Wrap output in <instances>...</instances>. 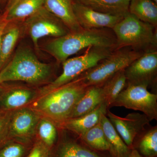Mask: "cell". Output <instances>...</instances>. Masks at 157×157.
<instances>
[{
    "mask_svg": "<svg viewBox=\"0 0 157 157\" xmlns=\"http://www.w3.org/2000/svg\"><path fill=\"white\" fill-rule=\"evenodd\" d=\"M157 28L128 13L112 29L116 49L130 48L145 52L156 50Z\"/></svg>",
    "mask_w": 157,
    "mask_h": 157,
    "instance_id": "3957f363",
    "label": "cell"
},
{
    "mask_svg": "<svg viewBox=\"0 0 157 157\" xmlns=\"http://www.w3.org/2000/svg\"><path fill=\"white\" fill-rule=\"evenodd\" d=\"M127 83L148 88L156 81L157 51L144 52L124 69Z\"/></svg>",
    "mask_w": 157,
    "mask_h": 157,
    "instance_id": "30bf717a",
    "label": "cell"
},
{
    "mask_svg": "<svg viewBox=\"0 0 157 157\" xmlns=\"http://www.w3.org/2000/svg\"><path fill=\"white\" fill-rule=\"evenodd\" d=\"M106 115L124 143L132 149L136 137L149 125L150 121L144 113H132L123 117L115 115L108 109Z\"/></svg>",
    "mask_w": 157,
    "mask_h": 157,
    "instance_id": "8fae6325",
    "label": "cell"
},
{
    "mask_svg": "<svg viewBox=\"0 0 157 157\" xmlns=\"http://www.w3.org/2000/svg\"><path fill=\"white\" fill-rule=\"evenodd\" d=\"M128 157H144L141 155L139 153L138 151L135 149L132 150L131 153L130 154V155Z\"/></svg>",
    "mask_w": 157,
    "mask_h": 157,
    "instance_id": "1f68e13d",
    "label": "cell"
},
{
    "mask_svg": "<svg viewBox=\"0 0 157 157\" xmlns=\"http://www.w3.org/2000/svg\"><path fill=\"white\" fill-rule=\"evenodd\" d=\"M144 53L130 48L114 50L98 64L82 73L74 80L86 87H101L113 74L125 69Z\"/></svg>",
    "mask_w": 157,
    "mask_h": 157,
    "instance_id": "5b68a950",
    "label": "cell"
},
{
    "mask_svg": "<svg viewBox=\"0 0 157 157\" xmlns=\"http://www.w3.org/2000/svg\"><path fill=\"white\" fill-rule=\"evenodd\" d=\"M7 23H8V22L5 20L4 17H3L2 19L1 26H0V51H1V43L2 36L3 33L5 31V29L6 27ZM0 71H1V68H0Z\"/></svg>",
    "mask_w": 157,
    "mask_h": 157,
    "instance_id": "f546056e",
    "label": "cell"
},
{
    "mask_svg": "<svg viewBox=\"0 0 157 157\" xmlns=\"http://www.w3.org/2000/svg\"><path fill=\"white\" fill-rule=\"evenodd\" d=\"M107 109V105L104 102L87 114L65 121L58 128L72 132L78 137H81L100 122L101 114H106Z\"/></svg>",
    "mask_w": 157,
    "mask_h": 157,
    "instance_id": "5bb4252c",
    "label": "cell"
},
{
    "mask_svg": "<svg viewBox=\"0 0 157 157\" xmlns=\"http://www.w3.org/2000/svg\"></svg>",
    "mask_w": 157,
    "mask_h": 157,
    "instance_id": "e575fe53",
    "label": "cell"
},
{
    "mask_svg": "<svg viewBox=\"0 0 157 157\" xmlns=\"http://www.w3.org/2000/svg\"><path fill=\"white\" fill-rule=\"evenodd\" d=\"M51 70L50 65L40 62L31 51L20 49L0 71V84L14 81L40 83L48 79Z\"/></svg>",
    "mask_w": 157,
    "mask_h": 157,
    "instance_id": "277c9868",
    "label": "cell"
},
{
    "mask_svg": "<svg viewBox=\"0 0 157 157\" xmlns=\"http://www.w3.org/2000/svg\"><path fill=\"white\" fill-rule=\"evenodd\" d=\"M20 36L19 29L17 27L9 29L2 36L0 51V68L1 70L9 58Z\"/></svg>",
    "mask_w": 157,
    "mask_h": 157,
    "instance_id": "484cf974",
    "label": "cell"
},
{
    "mask_svg": "<svg viewBox=\"0 0 157 157\" xmlns=\"http://www.w3.org/2000/svg\"><path fill=\"white\" fill-rule=\"evenodd\" d=\"M73 0H45L44 8L59 18L70 32L82 29L74 14Z\"/></svg>",
    "mask_w": 157,
    "mask_h": 157,
    "instance_id": "9a60e30c",
    "label": "cell"
},
{
    "mask_svg": "<svg viewBox=\"0 0 157 157\" xmlns=\"http://www.w3.org/2000/svg\"><path fill=\"white\" fill-rule=\"evenodd\" d=\"M12 111L0 109V148L11 140L9 133Z\"/></svg>",
    "mask_w": 157,
    "mask_h": 157,
    "instance_id": "83f0119b",
    "label": "cell"
},
{
    "mask_svg": "<svg viewBox=\"0 0 157 157\" xmlns=\"http://www.w3.org/2000/svg\"><path fill=\"white\" fill-rule=\"evenodd\" d=\"M19 1L20 0H8L7 6H6V11L9 10Z\"/></svg>",
    "mask_w": 157,
    "mask_h": 157,
    "instance_id": "4dcf8cb0",
    "label": "cell"
},
{
    "mask_svg": "<svg viewBox=\"0 0 157 157\" xmlns=\"http://www.w3.org/2000/svg\"><path fill=\"white\" fill-rule=\"evenodd\" d=\"M45 0H20L5 12L4 18L7 22L26 19L44 6Z\"/></svg>",
    "mask_w": 157,
    "mask_h": 157,
    "instance_id": "ffe728a7",
    "label": "cell"
},
{
    "mask_svg": "<svg viewBox=\"0 0 157 157\" xmlns=\"http://www.w3.org/2000/svg\"><path fill=\"white\" fill-rule=\"evenodd\" d=\"M153 2H154L155 3L157 4V0H151Z\"/></svg>",
    "mask_w": 157,
    "mask_h": 157,
    "instance_id": "d6a6232c",
    "label": "cell"
},
{
    "mask_svg": "<svg viewBox=\"0 0 157 157\" xmlns=\"http://www.w3.org/2000/svg\"><path fill=\"white\" fill-rule=\"evenodd\" d=\"M133 149L144 157H157V127L146 130L136 137Z\"/></svg>",
    "mask_w": 157,
    "mask_h": 157,
    "instance_id": "603a6c76",
    "label": "cell"
},
{
    "mask_svg": "<svg viewBox=\"0 0 157 157\" xmlns=\"http://www.w3.org/2000/svg\"><path fill=\"white\" fill-rule=\"evenodd\" d=\"M42 117L29 106L13 110L9 128V138L33 143L37 126Z\"/></svg>",
    "mask_w": 157,
    "mask_h": 157,
    "instance_id": "9c48e42d",
    "label": "cell"
},
{
    "mask_svg": "<svg viewBox=\"0 0 157 157\" xmlns=\"http://www.w3.org/2000/svg\"><path fill=\"white\" fill-rule=\"evenodd\" d=\"M129 13L157 28V4L151 0H130Z\"/></svg>",
    "mask_w": 157,
    "mask_h": 157,
    "instance_id": "44dd1931",
    "label": "cell"
},
{
    "mask_svg": "<svg viewBox=\"0 0 157 157\" xmlns=\"http://www.w3.org/2000/svg\"><path fill=\"white\" fill-rule=\"evenodd\" d=\"M114 50L115 49L113 48L90 46L80 56L67 59L62 63L63 70L62 74L50 84L42 88L39 91V96L47 94L73 81L82 73L98 64Z\"/></svg>",
    "mask_w": 157,
    "mask_h": 157,
    "instance_id": "8992f818",
    "label": "cell"
},
{
    "mask_svg": "<svg viewBox=\"0 0 157 157\" xmlns=\"http://www.w3.org/2000/svg\"><path fill=\"white\" fill-rule=\"evenodd\" d=\"M100 123L109 144V153L113 157H128L132 149L124 143L106 113L101 114Z\"/></svg>",
    "mask_w": 157,
    "mask_h": 157,
    "instance_id": "e0dca14e",
    "label": "cell"
},
{
    "mask_svg": "<svg viewBox=\"0 0 157 157\" xmlns=\"http://www.w3.org/2000/svg\"><path fill=\"white\" fill-rule=\"evenodd\" d=\"M26 27L35 47L39 39L45 36H63L70 31L59 18L47 11L44 6L26 18Z\"/></svg>",
    "mask_w": 157,
    "mask_h": 157,
    "instance_id": "ba28073f",
    "label": "cell"
},
{
    "mask_svg": "<svg viewBox=\"0 0 157 157\" xmlns=\"http://www.w3.org/2000/svg\"><path fill=\"white\" fill-rule=\"evenodd\" d=\"M39 92L29 89H13L3 94L0 98L2 108L4 110H14L27 107L39 97Z\"/></svg>",
    "mask_w": 157,
    "mask_h": 157,
    "instance_id": "2e32d148",
    "label": "cell"
},
{
    "mask_svg": "<svg viewBox=\"0 0 157 157\" xmlns=\"http://www.w3.org/2000/svg\"><path fill=\"white\" fill-rule=\"evenodd\" d=\"M88 88L75 80L38 97L29 107L58 127L67 120Z\"/></svg>",
    "mask_w": 157,
    "mask_h": 157,
    "instance_id": "7a4b0ae2",
    "label": "cell"
},
{
    "mask_svg": "<svg viewBox=\"0 0 157 157\" xmlns=\"http://www.w3.org/2000/svg\"><path fill=\"white\" fill-rule=\"evenodd\" d=\"M73 9L77 21L84 29L107 28L112 29L123 18L98 12L74 2Z\"/></svg>",
    "mask_w": 157,
    "mask_h": 157,
    "instance_id": "4fadbf2b",
    "label": "cell"
},
{
    "mask_svg": "<svg viewBox=\"0 0 157 157\" xmlns=\"http://www.w3.org/2000/svg\"><path fill=\"white\" fill-rule=\"evenodd\" d=\"M127 81L124 69L113 74L101 86L104 98V102L109 109L122 91L126 86Z\"/></svg>",
    "mask_w": 157,
    "mask_h": 157,
    "instance_id": "7402d4cb",
    "label": "cell"
},
{
    "mask_svg": "<svg viewBox=\"0 0 157 157\" xmlns=\"http://www.w3.org/2000/svg\"><path fill=\"white\" fill-rule=\"evenodd\" d=\"M104 102V98L102 88L90 86L76 104L68 119L87 114Z\"/></svg>",
    "mask_w": 157,
    "mask_h": 157,
    "instance_id": "d6986e66",
    "label": "cell"
},
{
    "mask_svg": "<svg viewBox=\"0 0 157 157\" xmlns=\"http://www.w3.org/2000/svg\"><path fill=\"white\" fill-rule=\"evenodd\" d=\"M63 133L58 135L56 143L50 149L49 157H113L109 151L91 148L77 135L71 137L64 133L63 130Z\"/></svg>",
    "mask_w": 157,
    "mask_h": 157,
    "instance_id": "7c38bea8",
    "label": "cell"
},
{
    "mask_svg": "<svg viewBox=\"0 0 157 157\" xmlns=\"http://www.w3.org/2000/svg\"><path fill=\"white\" fill-rule=\"evenodd\" d=\"M33 144L10 140L0 148V157H25Z\"/></svg>",
    "mask_w": 157,
    "mask_h": 157,
    "instance_id": "4316f807",
    "label": "cell"
},
{
    "mask_svg": "<svg viewBox=\"0 0 157 157\" xmlns=\"http://www.w3.org/2000/svg\"><path fill=\"white\" fill-rule=\"evenodd\" d=\"M116 38L110 29H84L70 32L48 42L46 51L60 63L69 57L90 46L116 49Z\"/></svg>",
    "mask_w": 157,
    "mask_h": 157,
    "instance_id": "6da1fadb",
    "label": "cell"
},
{
    "mask_svg": "<svg viewBox=\"0 0 157 157\" xmlns=\"http://www.w3.org/2000/svg\"><path fill=\"white\" fill-rule=\"evenodd\" d=\"M123 107L143 113L150 121L157 120V95L145 86L127 83L109 108Z\"/></svg>",
    "mask_w": 157,
    "mask_h": 157,
    "instance_id": "52a82bcc",
    "label": "cell"
},
{
    "mask_svg": "<svg viewBox=\"0 0 157 157\" xmlns=\"http://www.w3.org/2000/svg\"><path fill=\"white\" fill-rule=\"evenodd\" d=\"M2 19L0 20V26H1V23H2Z\"/></svg>",
    "mask_w": 157,
    "mask_h": 157,
    "instance_id": "836d02e7",
    "label": "cell"
},
{
    "mask_svg": "<svg viewBox=\"0 0 157 157\" xmlns=\"http://www.w3.org/2000/svg\"><path fill=\"white\" fill-rule=\"evenodd\" d=\"M56 124L48 118L42 117L36 130L38 138L51 149L57 140L58 133Z\"/></svg>",
    "mask_w": 157,
    "mask_h": 157,
    "instance_id": "d4e9b609",
    "label": "cell"
},
{
    "mask_svg": "<svg viewBox=\"0 0 157 157\" xmlns=\"http://www.w3.org/2000/svg\"><path fill=\"white\" fill-rule=\"evenodd\" d=\"M50 151V149L36 137L25 157H49Z\"/></svg>",
    "mask_w": 157,
    "mask_h": 157,
    "instance_id": "f1b7e54d",
    "label": "cell"
},
{
    "mask_svg": "<svg viewBox=\"0 0 157 157\" xmlns=\"http://www.w3.org/2000/svg\"><path fill=\"white\" fill-rule=\"evenodd\" d=\"M79 137L93 149L99 151H109V144L100 122Z\"/></svg>",
    "mask_w": 157,
    "mask_h": 157,
    "instance_id": "cb8c5ba5",
    "label": "cell"
},
{
    "mask_svg": "<svg viewBox=\"0 0 157 157\" xmlns=\"http://www.w3.org/2000/svg\"><path fill=\"white\" fill-rule=\"evenodd\" d=\"M94 11L124 17L129 13L130 0H73Z\"/></svg>",
    "mask_w": 157,
    "mask_h": 157,
    "instance_id": "ac0fdd59",
    "label": "cell"
}]
</instances>
